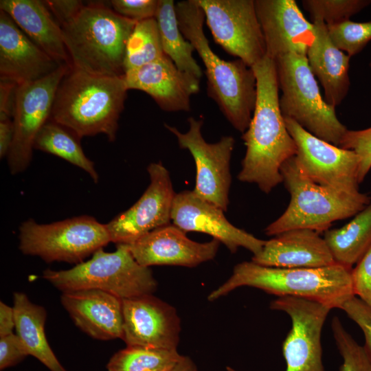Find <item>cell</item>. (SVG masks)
I'll return each instance as SVG.
<instances>
[{"instance_id":"d6986e66","label":"cell","mask_w":371,"mask_h":371,"mask_svg":"<svg viewBox=\"0 0 371 371\" xmlns=\"http://www.w3.org/2000/svg\"><path fill=\"white\" fill-rule=\"evenodd\" d=\"M220 242L214 238L199 243L190 239L186 232L172 225L155 229L128 245L141 265H176L194 267L212 260Z\"/></svg>"},{"instance_id":"30bf717a","label":"cell","mask_w":371,"mask_h":371,"mask_svg":"<svg viewBox=\"0 0 371 371\" xmlns=\"http://www.w3.org/2000/svg\"><path fill=\"white\" fill-rule=\"evenodd\" d=\"M70 67L61 65L39 80L18 85L12 115L13 139L6 157L11 174L21 173L29 166L35 139L50 119L57 89Z\"/></svg>"},{"instance_id":"8d00e7d4","label":"cell","mask_w":371,"mask_h":371,"mask_svg":"<svg viewBox=\"0 0 371 371\" xmlns=\"http://www.w3.org/2000/svg\"><path fill=\"white\" fill-rule=\"evenodd\" d=\"M159 0H113L112 9L118 14L139 22L154 18Z\"/></svg>"},{"instance_id":"8992f818","label":"cell","mask_w":371,"mask_h":371,"mask_svg":"<svg viewBox=\"0 0 371 371\" xmlns=\"http://www.w3.org/2000/svg\"><path fill=\"white\" fill-rule=\"evenodd\" d=\"M280 172L291 199L284 212L265 228L267 236L295 229L324 232L334 221L355 216L371 202L360 192H342L314 182L300 170L295 156L282 165Z\"/></svg>"},{"instance_id":"e0dca14e","label":"cell","mask_w":371,"mask_h":371,"mask_svg":"<svg viewBox=\"0 0 371 371\" xmlns=\"http://www.w3.org/2000/svg\"><path fill=\"white\" fill-rule=\"evenodd\" d=\"M171 221L185 232H198L212 236L223 243L232 253L243 247L253 256L256 255L266 242L233 225L221 208L199 197L193 190L176 193Z\"/></svg>"},{"instance_id":"83f0119b","label":"cell","mask_w":371,"mask_h":371,"mask_svg":"<svg viewBox=\"0 0 371 371\" xmlns=\"http://www.w3.org/2000/svg\"><path fill=\"white\" fill-rule=\"evenodd\" d=\"M155 18L164 54L180 71L201 80L203 71L192 55L193 45L180 30L174 1L159 0Z\"/></svg>"},{"instance_id":"7a4b0ae2","label":"cell","mask_w":371,"mask_h":371,"mask_svg":"<svg viewBox=\"0 0 371 371\" xmlns=\"http://www.w3.org/2000/svg\"><path fill=\"white\" fill-rule=\"evenodd\" d=\"M175 9L181 32L205 66L207 95L232 126L245 133L256 101V78L253 69L240 59L226 61L214 52L203 30L205 14L197 0L179 1Z\"/></svg>"},{"instance_id":"d4e9b609","label":"cell","mask_w":371,"mask_h":371,"mask_svg":"<svg viewBox=\"0 0 371 371\" xmlns=\"http://www.w3.org/2000/svg\"><path fill=\"white\" fill-rule=\"evenodd\" d=\"M313 23L316 37L306 58L313 74L324 88L325 101L335 107L341 103L349 91L351 57L333 44L324 21H316Z\"/></svg>"},{"instance_id":"ab89813d","label":"cell","mask_w":371,"mask_h":371,"mask_svg":"<svg viewBox=\"0 0 371 371\" xmlns=\"http://www.w3.org/2000/svg\"><path fill=\"white\" fill-rule=\"evenodd\" d=\"M43 1L60 27L71 20L85 5L81 1L76 0Z\"/></svg>"},{"instance_id":"f35d334b","label":"cell","mask_w":371,"mask_h":371,"mask_svg":"<svg viewBox=\"0 0 371 371\" xmlns=\"http://www.w3.org/2000/svg\"><path fill=\"white\" fill-rule=\"evenodd\" d=\"M28 355L21 340L16 334L0 339V370L15 366Z\"/></svg>"},{"instance_id":"f1b7e54d","label":"cell","mask_w":371,"mask_h":371,"mask_svg":"<svg viewBox=\"0 0 371 371\" xmlns=\"http://www.w3.org/2000/svg\"><path fill=\"white\" fill-rule=\"evenodd\" d=\"M79 138L63 126L50 119L38 132L34 149L60 157L85 171L95 183L99 179L93 162L84 153Z\"/></svg>"},{"instance_id":"1f68e13d","label":"cell","mask_w":371,"mask_h":371,"mask_svg":"<svg viewBox=\"0 0 371 371\" xmlns=\"http://www.w3.org/2000/svg\"><path fill=\"white\" fill-rule=\"evenodd\" d=\"M303 8L312 23L324 21L332 25L349 20L371 3L370 0H303Z\"/></svg>"},{"instance_id":"6da1fadb","label":"cell","mask_w":371,"mask_h":371,"mask_svg":"<svg viewBox=\"0 0 371 371\" xmlns=\"http://www.w3.org/2000/svg\"><path fill=\"white\" fill-rule=\"evenodd\" d=\"M251 68L256 78V101L249 127L242 135L246 152L238 179L255 183L268 194L282 182L280 168L295 156L297 147L280 111L275 60L265 56Z\"/></svg>"},{"instance_id":"484cf974","label":"cell","mask_w":371,"mask_h":371,"mask_svg":"<svg viewBox=\"0 0 371 371\" xmlns=\"http://www.w3.org/2000/svg\"><path fill=\"white\" fill-rule=\"evenodd\" d=\"M13 301L16 335L28 355L36 358L50 371H67L47 340L44 330L47 317L45 309L33 304L23 293L15 292Z\"/></svg>"},{"instance_id":"e575fe53","label":"cell","mask_w":371,"mask_h":371,"mask_svg":"<svg viewBox=\"0 0 371 371\" xmlns=\"http://www.w3.org/2000/svg\"><path fill=\"white\" fill-rule=\"evenodd\" d=\"M339 147L354 151L359 158L357 179L361 183L371 169V127L347 130Z\"/></svg>"},{"instance_id":"60d3db41","label":"cell","mask_w":371,"mask_h":371,"mask_svg":"<svg viewBox=\"0 0 371 371\" xmlns=\"http://www.w3.org/2000/svg\"><path fill=\"white\" fill-rule=\"evenodd\" d=\"M18 85L10 81H0V120L13 115L16 89Z\"/></svg>"},{"instance_id":"ba28073f","label":"cell","mask_w":371,"mask_h":371,"mask_svg":"<svg viewBox=\"0 0 371 371\" xmlns=\"http://www.w3.org/2000/svg\"><path fill=\"white\" fill-rule=\"evenodd\" d=\"M279 100L284 117L297 122L315 137L339 146L348 128L337 118L335 107L322 98L306 56L289 54L275 60Z\"/></svg>"},{"instance_id":"5b68a950","label":"cell","mask_w":371,"mask_h":371,"mask_svg":"<svg viewBox=\"0 0 371 371\" xmlns=\"http://www.w3.org/2000/svg\"><path fill=\"white\" fill-rule=\"evenodd\" d=\"M137 23L103 3L85 5L61 26L71 67L94 75L123 76L126 43Z\"/></svg>"},{"instance_id":"ac0fdd59","label":"cell","mask_w":371,"mask_h":371,"mask_svg":"<svg viewBox=\"0 0 371 371\" xmlns=\"http://www.w3.org/2000/svg\"><path fill=\"white\" fill-rule=\"evenodd\" d=\"M264 35L266 56L276 60L289 54L306 56L316 34L313 23L294 0H254Z\"/></svg>"},{"instance_id":"4dcf8cb0","label":"cell","mask_w":371,"mask_h":371,"mask_svg":"<svg viewBox=\"0 0 371 371\" xmlns=\"http://www.w3.org/2000/svg\"><path fill=\"white\" fill-rule=\"evenodd\" d=\"M164 55L155 18L139 21L126 43L124 73L155 61Z\"/></svg>"},{"instance_id":"b9f144b4","label":"cell","mask_w":371,"mask_h":371,"mask_svg":"<svg viewBox=\"0 0 371 371\" xmlns=\"http://www.w3.org/2000/svg\"><path fill=\"white\" fill-rule=\"evenodd\" d=\"M14 135L13 122L11 119L0 120V157H7L10 149Z\"/></svg>"},{"instance_id":"7bdbcfd3","label":"cell","mask_w":371,"mask_h":371,"mask_svg":"<svg viewBox=\"0 0 371 371\" xmlns=\"http://www.w3.org/2000/svg\"><path fill=\"white\" fill-rule=\"evenodd\" d=\"M15 319L13 307L0 302V337L13 333Z\"/></svg>"},{"instance_id":"44dd1931","label":"cell","mask_w":371,"mask_h":371,"mask_svg":"<svg viewBox=\"0 0 371 371\" xmlns=\"http://www.w3.org/2000/svg\"><path fill=\"white\" fill-rule=\"evenodd\" d=\"M61 65L51 58L0 10V79L17 85L39 80Z\"/></svg>"},{"instance_id":"7c38bea8","label":"cell","mask_w":371,"mask_h":371,"mask_svg":"<svg viewBox=\"0 0 371 371\" xmlns=\"http://www.w3.org/2000/svg\"><path fill=\"white\" fill-rule=\"evenodd\" d=\"M188 122L189 128L186 133L168 124L164 126L176 137L179 147L188 150L194 160V193L225 212L229 203L230 161L235 139L226 135L216 143H208L202 135L203 119L190 117Z\"/></svg>"},{"instance_id":"277c9868","label":"cell","mask_w":371,"mask_h":371,"mask_svg":"<svg viewBox=\"0 0 371 371\" xmlns=\"http://www.w3.org/2000/svg\"><path fill=\"white\" fill-rule=\"evenodd\" d=\"M352 269L336 263L320 268H278L245 261L234 267L232 276L207 300L213 302L238 287L251 286L278 297L304 298L339 308L355 295Z\"/></svg>"},{"instance_id":"cb8c5ba5","label":"cell","mask_w":371,"mask_h":371,"mask_svg":"<svg viewBox=\"0 0 371 371\" xmlns=\"http://www.w3.org/2000/svg\"><path fill=\"white\" fill-rule=\"evenodd\" d=\"M0 10L38 47L60 65L71 66L61 27L43 1L1 0Z\"/></svg>"},{"instance_id":"2e32d148","label":"cell","mask_w":371,"mask_h":371,"mask_svg":"<svg viewBox=\"0 0 371 371\" xmlns=\"http://www.w3.org/2000/svg\"><path fill=\"white\" fill-rule=\"evenodd\" d=\"M122 313L126 346L177 350L181 322L172 306L148 294L123 299Z\"/></svg>"},{"instance_id":"7402d4cb","label":"cell","mask_w":371,"mask_h":371,"mask_svg":"<svg viewBox=\"0 0 371 371\" xmlns=\"http://www.w3.org/2000/svg\"><path fill=\"white\" fill-rule=\"evenodd\" d=\"M61 303L76 326L94 339L122 338V300L98 289L63 293Z\"/></svg>"},{"instance_id":"f6af8a7d","label":"cell","mask_w":371,"mask_h":371,"mask_svg":"<svg viewBox=\"0 0 371 371\" xmlns=\"http://www.w3.org/2000/svg\"><path fill=\"white\" fill-rule=\"evenodd\" d=\"M369 66L371 68V60L370 61Z\"/></svg>"},{"instance_id":"5bb4252c","label":"cell","mask_w":371,"mask_h":371,"mask_svg":"<svg viewBox=\"0 0 371 371\" xmlns=\"http://www.w3.org/2000/svg\"><path fill=\"white\" fill-rule=\"evenodd\" d=\"M270 308L286 313L291 328L282 344L285 371H326L322 363L321 333L332 309L316 301L291 297H278ZM227 371H237L232 367Z\"/></svg>"},{"instance_id":"4fadbf2b","label":"cell","mask_w":371,"mask_h":371,"mask_svg":"<svg viewBox=\"0 0 371 371\" xmlns=\"http://www.w3.org/2000/svg\"><path fill=\"white\" fill-rule=\"evenodd\" d=\"M284 119L297 147V165L304 175L319 185L339 192H359V158L354 151L315 137L291 118Z\"/></svg>"},{"instance_id":"d590c367","label":"cell","mask_w":371,"mask_h":371,"mask_svg":"<svg viewBox=\"0 0 371 371\" xmlns=\"http://www.w3.org/2000/svg\"><path fill=\"white\" fill-rule=\"evenodd\" d=\"M339 308L343 310L363 331L364 348L371 359V308L356 295L346 300Z\"/></svg>"},{"instance_id":"836d02e7","label":"cell","mask_w":371,"mask_h":371,"mask_svg":"<svg viewBox=\"0 0 371 371\" xmlns=\"http://www.w3.org/2000/svg\"><path fill=\"white\" fill-rule=\"evenodd\" d=\"M331 328L343 358L339 371H371V359L364 346H360L344 329L338 317H333Z\"/></svg>"},{"instance_id":"ee69618b","label":"cell","mask_w":371,"mask_h":371,"mask_svg":"<svg viewBox=\"0 0 371 371\" xmlns=\"http://www.w3.org/2000/svg\"><path fill=\"white\" fill-rule=\"evenodd\" d=\"M172 371H198V369L190 357L181 355V359Z\"/></svg>"},{"instance_id":"74e56055","label":"cell","mask_w":371,"mask_h":371,"mask_svg":"<svg viewBox=\"0 0 371 371\" xmlns=\"http://www.w3.org/2000/svg\"><path fill=\"white\" fill-rule=\"evenodd\" d=\"M355 295L371 308V247L352 269Z\"/></svg>"},{"instance_id":"9c48e42d","label":"cell","mask_w":371,"mask_h":371,"mask_svg":"<svg viewBox=\"0 0 371 371\" xmlns=\"http://www.w3.org/2000/svg\"><path fill=\"white\" fill-rule=\"evenodd\" d=\"M19 249L46 262L76 263L111 242L105 224L83 215L47 224L30 218L19 227Z\"/></svg>"},{"instance_id":"4316f807","label":"cell","mask_w":371,"mask_h":371,"mask_svg":"<svg viewBox=\"0 0 371 371\" xmlns=\"http://www.w3.org/2000/svg\"><path fill=\"white\" fill-rule=\"evenodd\" d=\"M336 264L352 269L371 247V202L342 227L324 232Z\"/></svg>"},{"instance_id":"52a82bcc","label":"cell","mask_w":371,"mask_h":371,"mask_svg":"<svg viewBox=\"0 0 371 371\" xmlns=\"http://www.w3.org/2000/svg\"><path fill=\"white\" fill-rule=\"evenodd\" d=\"M43 278L63 293L98 289L122 300L153 294L157 282L149 267L139 264L128 245H117L113 252L103 248L92 258L68 270L47 269Z\"/></svg>"},{"instance_id":"603a6c76","label":"cell","mask_w":371,"mask_h":371,"mask_svg":"<svg viewBox=\"0 0 371 371\" xmlns=\"http://www.w3.org/2000/svg\"><path fill=\"white\" fill-rule=\"evenodd\" d=\"M251 261L278 268H320L335 263L324 238L309 229L288 230L266 240Z\"/></svg>"},{"instance_id":"d6a6232c","label":"cell","mask_w":371,"mask_h":371,"mask_svg":"<svg viewBox=\"0 0 371 371\" xmlns=\"http://www.w3.org/2000/svg\"><path fill=\"white\" fill-rule=\"evenodd\" d=\"M326 27L333 44L350 57L360 53L371 41V20L354 22L349 19Z\"/></svg>"},{"instance_id":"8fae6325","label":"cell","mask_w":371,"mask_h":371,"mask_svg":"<svg viewBox=\"0 0 371 371\" xmlns=\"http://www.w3.org/2000/svg\"><path fill=\"white\" fill-rule=\"evenodd\" d=\"M214 41L251 67L267 54L254 0H197Z\"/></svg>"},{"instance_id":"ffe728a7","label":"cell","mask_w":371,"mask_h":371,"mask_svg":"<svg viewBox=\"0 0 371 371\" xmlns=\"http://www.w3.org/2000/svg\"><path fill=\"white\" fill-rule=\"evenodd\" d=\"M127 89L148 94L167 112L190 111V98L199 92L200 80L180 71L166 54L124 73Z\"/></svg>"},{"instance_id":"f546056e","label":"cell","mask_w":371,"mask_h":371,"mask_svg":"<svg viewBox=\"0 0 371 371\" xmlns=\"http://www.w3.org/2000/svg\"><path fill=\"white\" fill-rule=\"evenodd\" d=\"M181 357L177 350L131 346L115 353L108 371H172Z\"/></svg>"},{"instance_id":"3957f363","label":"cell","mask_w":371,"mask_h":371,"mask_svg":"<svg viewBox=\"0 0 371 371\" xmlns=\"http://www.w3.org/2000/svg\"><path fill=\"white\" fill-rule=\"evenodd\" d=\"M128 91L124 75H94L71 67L57 89L50 120L79 139L102 133L113 142Z\"/></svg>"},{"instance_id":"9a60e30c","label":"cell","mask_w":371,"mask_h":371,"mask_svg":"<svg viewBox=\"0 0 371 371\" xmlns=\"http://www.w3.org/2000/svg\"><path fill=\"white\" fill-rule=\"evenodd\" d=\"M150 184L141 197L106 227L111 242L130 245L148 232L169 225L175 192L168 170L161 162L148 165Z\"/></svg>"}]
</instances>
